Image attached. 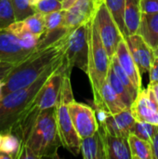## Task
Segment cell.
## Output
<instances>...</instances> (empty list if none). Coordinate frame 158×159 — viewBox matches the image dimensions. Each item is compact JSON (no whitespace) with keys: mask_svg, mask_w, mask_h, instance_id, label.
<instances>
[{"mask_svg":"<svg viewBox=\"0 0 158 159\" xmlns=\"http://www.w3.org/2000/svg\"><path fill=\"white\" fill-rule=\"evenodd\" d=\"M80 153L85 159H106L104 142L100 129L92 136L81 140Z\"/></svg>","mask_w":158,"mask_h":159,"instance_id":"cell-17","label":"cell"},{"mask_svg":"<svg viewBox=\"0 0 158 159\" xmlns=\"http://www.w3.org/2000/svg\"><path fill=\"white\" fill-rule=\"evenodd\" d=\"M65 58L66 56L52 64L30 86L11 91L0 98V132L2 134L13 131L22 116L33 106L43 85L63 64Z\"/></svg>","mask_w":158,"mask_h":159,"instance_id":"cell-2","label":"cell"},{"mask_svg":"<svg viewBox=\"0 0 158 159\" xmlns=\"http://www.w3.org/2000/svg\"><path fill=\"white\" fill-rule=\"evenodd\" d=\"M71 101L59 97L56 105V122L61 145L72 155L78 156L80 153L81 138L77 134L68 111Z\"/></svg>","mask_w":158,"mask_h":159,"instance_id":"cell-7","label":"cell"},{"mask_svg":"<svg viewBox=\"0 0 158 159\" xmlns=\"http://www.w3.org/2000/svg\"><path fill=\"white\" fill-rule=\"evenodd\" d=\"M41 37L30 34L20 38L6 29L0 30V61L20 63L35 50Z\"/></svg>","mask_w":158,"mask_h":159,"instance_id":"cell-5","label":"cell"},{"mask_svg":"<svg viewBox=\"0 0 158 159\" xmlns=\"http://www.w3.org/2000/svg\"><path fill=\"white\" fill-rule=\"evenodd\" d=\"M72 30L47 46H39L26 59L14 66L0 90V98L19 89L30 86L52 64L66 56L68 37Z\"/></svg>","mask_w":158,"mask_h":159,"instance_id":"cell-1","label":"cell"},{"mask_svg":"<svg viewBox=\"0 0 158 159\" xmlns=\"http://www.w3.org/2000/svg\"><path fill=\"white\" fill-rule=\"evenodd\" d=\"M95 17L102 40L110 59H112L116 52L118 44L125 38L122 35L114 17L109 11L104 0H99Z\"/></svg>","mask_w":158,"mask_h":159,"instance_id":"cell-8","label":"cell"},{"mask_svg":"<svg viewBox=\"0 0 158 159\" xmlns=\"http://www.w3.org/2000/svg\"><path fill=\"white\" fill-rule=\"evenodd\" d=\"M76 1L77 0H62L61 1L62 2V8L65 9V10L69 9L74 4H75Z\"/></svg>","mask_w":158,"mask_h":159,"instance_id":"cell-36","label":"cell"},{"mask_svg":"<svg viewBox=\"0 0 158 159\" xmlns=\"http://www.w3.org/2000/svg\"><path fill=\"white\" fill-rule=\"evenodd\" d=\"M148 86L153 90L154 95H155V97H156V101H157L158 102V83H149Z\"/></svg>","mask_w":158,"mask_h":159,"instance_id":"cell-37","label":"cell"},{"mask_svg":"<svg viewBox=\"0 0 158 159\" xmlns=\"http://www.w3.org/2000/svg\"><path fill=\"white\" fill-rule=\"evenodd\" d=\"M35 12H40L44 15L58 11L62 8V2L60 0H39L34 5Z\"/></svg>","mask_w":158,"mask_h":159,"instance_id":"cell-31","label":"cell"},{"mask_svg":"<svg viewBox=\"0 0 158 159\" xmlns=\"http://www.w3.org/2000/svg\"><path fill=\"white\" fill-rule=\"evenodd\" d=\"M155 54H156V56H158V48L156 49H155Z\"/></svg>","mask_w":158,"mask_h":159,"instance_id":"cell-41","label":"cell"},{"mask_svg":"<svg viewBox=\"0 0 158 159\" xmlns=\"http://www.w3.org/2000/svg\"><path fill=\"white\" fill-rule=\"evenodd\" d=\"M138 34L155 50L158 48V13H142Z\"/></svg>","mask_w":158,"mask_h":159,"instance_id":"cell-18","label":"cell"},{"mask_svg":"<svg viewBox=\"0 0 158 159\" xmlns=\"http://www.w3.org/2000/svg\"><path fill=\"white\" fill-rule=\"evenodd\" d=\"M60 1H62V0H60Z\"/></svg>","mask_w":158,"mask_h":159,"instance_id":"cell-42","label":"cell"},{"mask_svg":"<svg viewBox=\"0 0 158 159\" xmlns=\"http://www.w3.org/2000/svg\"><path fill=\"white\" fill-rule=\"evenodd\" d=\"M99 0H77L66 10L65 27L74 29L88 22L95 15Z\"/></svg>","mask_w":158,"mask_h":159,"instance_id":"cell-13","label":"cell"},{"mask_svg":"<svg viewBox=\"0 0 158 159\" xmlns=\"http://www.w3.org/2000/svg\"><path fill=\"white\" fill-rule=\"evenodd\" d=\"M111 66L113 68V70L115 71V75H117V77L120 79V81L124 84V86L127 88L128 91L129 92V94L131 95L132 99L135 100L138 96V89H136L135 85L133 84L132 80L130 79V77L129 76V75L125 72V70L122 68L121 64L118 61V59L116 57V55L115 54L113 56V58L111 59Z\"/></svg>","mask_w":158,"mask_h":159,"instance_id":"cell-25","label":"cell"},{"mask_svg":"<svg viewBox=\"0 0 158 159\" xmlns=\"http://www.w3.org/2000/svg\"><path fill=\"white\" fill-rule=\"evenodd\" d=\"M101 96L105 110L111 115H115L129 109L107 81H105L102 88Z\"/></svg>","mask_w":158,"mask_h":159,"instance_id":"cell-20","label":"cell"},{"mask_svg":"<svg viewBox=\"0 0 158 159\" xmlns=\"http://www.w3.org/2000/svg\"><path fill=\"white\" fill-rule=\"evenodd\" d=\"M68 111L72 118L74 129L82 139L92 136L100 129V123L97 119L94 110L75 101L68 104Z\"/></svg>","mask_w":158,"mask_h":159,"instance_id":"cell-10","label":"cell"},{"mask_svg":"<svg viewBox=\"0 0 158 159\" xmlns=\"http://www.w3.org/2000/svg\"><path fill=\"white\" fill-rule=\"evenodd\" d=\"M100 131L104 142L106 159H132L128 138L112 134L102 125H100Z\"/></svg>","mask_w":158,"mask_h":159,"instance_id":"cell-15","label":"cell"},{"mask_svg":"<svg viewBox=\"0 0 158 159\" xmlns=\"http://www.w3.org/2000/svg\"><path fill=\"white\" fill-rule=\"evenodd\" d=\"M31 1H32V3H33V5H34V4H35L36 2H38L39 0H31Z\"/></svg>","mask_w":158,"mask_h":159,"instance_id":"cell-40","label":"cell"},{"mask_svg":"<svg viewBox=\"0 0 158 159\" xmlns=\"http://www.w3.org/2000/svg\"><path fill=\"white\" fill-rule=\"evenodd\" d=\"M2 138H3V134L0 132V144H1V142H2Z\"/></svg>","mask_w":158,"mask_h":159,"instance_id":"cell-39","label":"cell"},{"mask_svg":"<svg viewBox=\"0 0 158 159\" xmlns=\"http://www.w3.org/2000/svg\"><path fill=\"white\" fill-rule=\"evenodd\" d=\"M109 11L111 12L112 16L114 17L122 35L125 39L128 38L126 27H125V7H126V0H104Z\"/></svg>","mask_w":158,"mask_h":159,"instance_id":"cell-22","label":"cell"},{"mask_svg":"<svg viewBox=\"0 0 158 159\" xmlns=\"http://www.w3.org/2000/svg\"><path fill=\"white\" fill-rule=\"evenodd\" d=\"M150 143L153 151V158L158 159V129L153 136L152 140L150 141Z\"/></svg>","mask_w":158,"mask_h":159,"instance_id":"cell-35","label":"cell"},{"mask_svg":"<svg viewBox=\"0 0 158 159\" xmlns=\"http://www.w3.org/2000/svg\"><path fill=\"white\" fill-rule=\"evenodd\" d=\"M16 20H22L35 13L31 0H11Z\"/></svg>","mask_w":158,"mask_h":159,"instance_id":"cell-27","label":"cell"},{"mask_svg":"<svg viewBox=\"0 0 158 159\" xmlns=\"http://www.w3.org/2000/svg\"><path fill=\"white\" fill-rule=\"evenodd\" d=\"M142 13H158V0H140Z\"/></svg>","mask_w":158,"mask_h":159,"instance_id":"cell-32","label":"cell"},{"mask_svg":"<svg viewBox=\"0 0 158 159\" xmlns=\"http://www.w3.org/2000/svg\"><path fill=\"white\" fill-rule=\"evenodd\" d=\"M106 81L110 84V86L114 89V90L117 93V95L120 97V99L123 101V102L126 104V106L130 109L134 100L132 99L131 95L129 94V92L128 91L127 88L124 86V84L120 81V79L117 77V75H115V71L113 70L112 66L110 65V69L107 75V79Z\"/></svg>","mask_w":158,"mask_h":159,"instance_id":"cell-24","label":"cell"},{"mask_svg":"<svg viewBox=\"0 0 158 159\" xmlns=\"http://www.w3.org/2000/svg\"><path fill=\"white\" fill-rule=\"evenodd\" d=\"M66 10L61 9L45 15V23L47 32L65 27Z\"/></svg>","mask_w":158,"mask_h":159,"instance_id":"cell-29","label":"cell"},{"mask_svg":"<svg viewBox=\"0 0 158 159\" xmlns=\"http://www.w3.org/2000/svg\"><path fill=\"white\" fill-rule=\"evenodd\" d=\"M17 65V63L12 62H7V61H0V90L1 88L9 74V72L14 68V66Z\"/></svg>","mask_w":158,"mask_h":159,"instance_id":"cell-33","label":"cell"},{"mask_svg":"<svg viewBox=\"0 0 158 159\" xmlns=\"http://www.w3.org/2000/svg\"><path fill=\"white\" fill-rule=\"evenodd\" d=\"M67 73L66 58L63 64L57 69L46 81L37 94L34 102V107L39 111H43L48 108L55 107L57 105L61 89L63 83L65 74Z\"/></svg>","mask_w":158,"mask_h":159,"instance_id":"cell-9","label":"cell"},{"mask_svg":"<svg viewBox=\"0 0 158 159\" xmlns=\"http://www.w3.org/2000/svg\"><path fill=\"white\" fill-rule=\"evenodd\" d=\"M130 111L137 121L158 126V102L149 86L140 90Z\"/></svg>","mask_w":158,"mask_h":159,"instance_id":"cell-11","label":"cell"},{"mask_svg":"<svg viewBox=\"0 0 158 159\" xmlns=\"http://www.w3.org/2000/svg\"><path fill=\"white\" fill-rule=\"evenodd\" d=\"M129 143L132 159H154L152 146L149 141L131 133L129 137Z\"/></svg>","mask_w":158,"mask_h":159,"instance_id":"cell-21","label":"cell"},{"mask_svg":"<svg viewBox=\"0 0 158 159\" xmlns=\"http://www.w3.org/2000/svg\"><path fill=\"white\" fill-rule=\"evenodd\" d=\"M61 145L56 122V106L40 111L21 147L29 148L37 158H56L59 157L58 149Z\"/></svg>","mask_w":158,"mask_h":159,"instance_id":"cell-3","label":"cell"},{"mask_svg":"<svg viewBox=\"0 0 158 159\" xmlns=\"http://www.w3.org/2000/svg\"><path fill=\"white\" fill-rule=\"evenodd\" d=\"M150 82L149 83H158V56L155 57L153 65L149 72Z\"/></svg>","mask_w":158,"mask_h":159,"instance_id":"cell-34","label":"cell"},{"mask_svg":"<svg viewBox=\"0 0 158 159\" xmlns=\"http://www.w3.org/2000/svg\"><path fill=\"white\" fill-rule=\"evenodd\" d=\"M16 21L11 0H0V30Z\"/></svg>","mask_w":158,"mask_h":159,"instance_id":"cell-28","label":"cell"},{"mask_svg":"<svg viewBox=\"0 0 158 159\" xmlns=\"http://www.w3.org/2000/svg\"><path fill=\"white\" fill-rule=\"evenodd\" d=\"M0 159H13L9 155L4 153V152H1L0 151Z\"/></svg>","mask_w":158,"mask_h":159,"instance_id":"cell-38","label":"cell"},{"mask_svg":"<svg viewBox=\"0 0 158 159\" xmlns=\"http://www.w3.org/2000/svg\"><path fill=\"white\" fill-rule=\"evenodd\" d=\"M90 20L72 29L69 34L66 51L67 72L69 74L74 67H78L86 74L88 73Z\"/></svg>","mask_w":158,"mask_h":159,"instance_id":"cell-6","label":"cell"},{"mask_svg":"<svg viewBox=\"0 0 158 159\" xmlns=\"http://www.w3.org/2000/svg\"><path fill=\"white\" fill-rule=\"evenodd\" d=\"M141 18L142 9L140 0H126L124 20L128 36L138 34Z\"/></svg>","mask_w":158,"mask_h":159,"instance_id":"cell-19","label":"cell"},{"mask_svg":"<svg viewBox=\"0 0 158 159\" xmlns=\"http://www.w3.org/2000/svg\"><path fill=\"white\" fill-rule=\"evenodd\" d=\"M115 55H116L118 61L121 64L122 68L129 75V76L132 80L133 84L135 85L136 89L140 92V90L142 89V75H141L142 73H141L137 63L134 61V58L130 52V49L129 48V45H128V42L126 39L121 40L120 43L118 44Z\"/></svg>","mask_w":158,"mask_h":159,"instance_id":"cell-16","label":"cell"},{"mask_svg":"<svg viewBox=\"0 0 158 159\" xmlns=\"http://www.w3.org/2000/svg\"><path fill=\"white\" fill-rule=\"evenodd\" d=\"M135 121L136 119L130 109H126L115 115L108 114L102 121H100V125L104 126L108 131L114 135L129 139Z\"/></svg>","mask_w":158,"mask_h":159,"instance_id":"cell-14","label":"cell"},{"mask_svg":"<svg viewBox=\"0 0 158 159\" xmlns=\"http://www.w3.org/2000/svg\"><path fill=\"white\" fill-rule=\"evenodd\" d=\"M158 129V126L150 124L147 122H142V121H135V124L133 126L132 134H135L136 136L146 140V141H151L155 133Z\"/></svg>","mask_w":158,"mask_h":159,"instance_id":"cell-30","label":"cell"},{"mask_svg":"<svg viewBox=\"0 0 158 159\" xmlns=\"http://www.w3.org/2000/svg\"><path fill=\"white\" fill-rule=\"evenodd\" d=\"M126 40L141 73L149 74L156 57L155 50L139 34L129 35Z\"/></svg>","mask_w":158,"mask_h":159,"instance_id":"cell-12","label":"cell"},{"mask_svg":"<svg viewBox=\"0 0 158 159\" xmlns=\"http://www.w3.org/2000/svg\"><path fill=\"white\" fill-rule=\"evenodd\" d=\"M110 65L111 59L102 40L96 17L94 15L89 23V51L87 75H88L89 82L92 87L94 103L97 107V111H106L102 103L101 91L107 79Z\"/></svg>","mask_w":158,"mask_h":159,"instance_id":"cell-4","label":"cell"},{"mask_svg":"<svg viewBox=\"0 0 158 159\" xmlns=\"http://www.w3.org/2000/svg\"><path fill=\"white\" fill-rule=\"evenodd\" d=\"M23 29L37 36H43L47 32L45 23V15L40 12H35L28 18L20 20Z\"/></svg>","mask_w":158,"mask_h":159,"instance_id":"cell-23","label":"cell"},{"mask_svg":"<svg viewBox=\"0 0 158 159\" xmlns=\"http://www.w3.org/2000/svg\"><path fill=\"white\" fill-rule=\"evenodd\" d=\"M21 142L12 132L3 134L2 142L0 144V151L9 155L12 158H17V156L20 150Z\"/></svg>","mask_w":158,"mask_h":159,"instance_id":"cell-26","label":"cell"}]
</instances>
